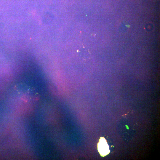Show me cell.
Returning a JSON list of instances; mask_svg holds the SVG:
<instances>
[{
  "mask_svg": "<svg viewBox=\"0 0 160 160\" xmlns=\"http://www.w3.org/2000/svg\"><path fill=\"white\" fill-rule=\"evenodd\" d=\"M97 147L98 151L101 156L104 157L110 152L109 146L104 137H100L97 143Z\"/></svg>",
  "mask_w": 160,
  "mask_h": 160,
  "instance_id": "6da1fadb",
  "label": "cell"
}]
</instances>
